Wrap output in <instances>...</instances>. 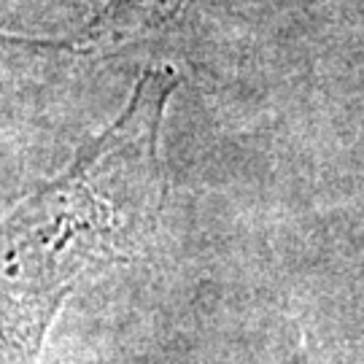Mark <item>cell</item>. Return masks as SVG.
<instances>
[{
	"mask_svg": "<svg viewBox=\"0 0 364 364\" xmlns=\"http://www.w3.org/2000/svg\"><path fill=\"white\" fill-rule=\"evenodd\" d=\"M195 0H108L70 41L76 49H103L173 22Z\"/></svg>",
	"mask_w": 364,
	"mask_h": 364,
	"instance_id": "2",
	"label": "cell"
},
{
	"mask_svg": "<svg viewBox=\"0 0 364 364\" xmlns=\"http://www.w3.org/2000/svg\"><path fill=\"white\" fill-rule=\"evenodd\" d=\"M176 87L173 68H149L117 122L0 216V364H36L78 278L130 262L154 232L168 189L159 130Z\"/></svg>",
	"mask_w": 364,
	"mask_h": 364,
	"instance_id": "1",
	"label": "cell"
}]
</instances>
